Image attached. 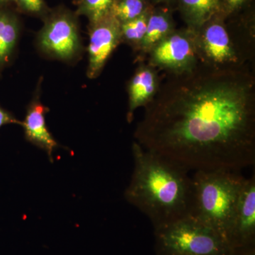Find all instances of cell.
<instances>
[{"mask_svg":"<svg viewBox=\"0 0 255 255\" xmlns=\"http://www.w3.org/2000/svg\"><path fill=\"white\" fill-rule=\"evenodd\" d=\"M120 22L112 14L90 23L87 75L90 79L100 76L114 50L122 43Z\"/></svg>","mask_w":255,"mask_h":255,"instance_id":"cell-8","label":"cell"},{"mask_svg":"<svg viewBox=\"0 0 255 255\" xmlns=\"http://www.w3.org/2000/svg\"><path fill=\"white\" fill-rule=\"evenodd\" d=\"M159 84L160 82L155 68L150 65L138 67L128 85V122H131L134 112L137 108L145 107L153 100L158 91Z\"/></svg>","mask_w":255,"mask_h":255,"instance_id":"cell-11","label":"cell"},{"mask_svg":"<svg viewBox=\"0 0 255 255\" xmlns=\"http://www.w3.org/2000/svg\"><path fill=\"white\" fill-rule=\"evenodd\" d=\"M233 249L255 246V177L246 179L240 192L228 233Z\"/></svg>","mask_w":255,"mask_h":255,"instance_id":"cell-9","label":"cell"},{"mask_svg":"<svg viewBox=\"0 0 255 255\" xmlns=\"http://www.w3.org/2000/svg\"><path fill=\"white\" fill-rule=\"evenodd\" d=\"M247 1L248 0H221L222 14L225 16H230L241 9Z\"/></svg>","mask_w":255,"mask_h":255,"instance_id":"cell-19","label":"cell"},{"mask_svg":"<svg viewBox=\"0 0 255 255\" xmlns=\"http://www.w3.org/2000/svg\"><path fill=\"white\" fill-rule=\"evenodd\" d=\"M117 0H78L76 15L85 16L90 23L110 14L111 10Z\"/></svg>","mask_w":255,"mask_h":255,"instance_id":"cell-17","label":"cell"},{"mask_svg":"<svg viewBox=\"0 0 255 255\" xmlns=\"http://www.w3.org/2000/svg\"><path fill=\"white\" fill-rule=\"evenodd\" d=\"M174 29V19L169 9L152 6L147 21V30L139 51L142 54H148L156 45Z\"/></svg>","mask_w":255,"mask_h":255,"instance_id":"cell-12","label":"cell"},{"mask_svg":"<svg viewBox=\"0 0 255 255\" xmlns=\"http://www.w3.org/2000/svg\"><path fill=\"white\" fill-rule=\"evenodd\" d=\"M156 255H233L226 239L191 216L155 229Z\"/></svg>","mask_w":255,"mask_h":255,"instance_id":"cell-4","label":"cell"},{"mask_svg":"<svg viewBox=\"0 0 255 255\" xmlns=\"http://www.w3.org/2000/svg\"><path fill=\"white\" fill-rule=\"evenodd\" d=\"M178 9L188 28L196 31L222 13L221 0H177Z\"/></svg>","mask_w":255,"mask_h":255,"instance_id":"cell-13","label":"cell"},{"mask_svg":"<svg viewBox=\"0 0 255 255\" xmlns=\"http://www.w3.org/2000/svg\"><path fill=\"white\" fill-rule=\"evenodd\" d=\"M152 6L138 17L120 23L122 43L130 45L134 50H139L147 30V21Z\"/></svg>","mask_w":255,"mask_h":255,"instance_id":"cell-15","label":"cell"},{"mask_svg":"<svg viewBox=\"0 0 255 255\" xmlns=\"http://www.w3.org/2000/svg\"><path fill=\"white\" fill-rule=\"evenodd\" d=\"M150 63L153 68L166 70L169 74H182L191 71L199 59L193 30L174 29L150 53Z\"/></svg>","mask_w":255,"mask_h":255,"instance_id":"cell-7","label":"cell"},{"mask_svg":"<svg viewBox=\"0 0 255 255\" xmlns=\"http://www.w3.org/2000/svg\"><path fill=\"white\" fill-rule=\"evenodd\" d=\"M41 82L42 80H40L34 95L26 109L24 122L21 126L26 140L44 150L50 162H53V153L60 145L46 125V115L49 109L41 101Z\"/></svg>","mask_w":255,"mask_h":255,"instance_id":"cell-10","label":"cell"},{"mask_svg":"<svg viewBox=\"0 0 255 255\" xmlns=\"http://www.w3.org/2000/svg\"><path fill=\"white\" fill-rule=\"evenodd\" d=\"M156 3H164V4H169L172 2L174 0H154Z\"/></svg>","mask_w":255,"mask_h":255,"instance_id":"cell-23","label":"cell"},{"mask_svg":"<svg viewBox=\"0 0 255 255\" xmlns=\"http://www.w3.org/2000/svg\"><path fill=\"white\" fill-rule=\"evenodd\" d=\"M19 9L26 14L46 16L49 13L44 0H13Z\"/></svg>","mask_w":255,"mask_h":255,"instance_id":"cell-18","label":"cell"},{"mask_svg":"<svg viewBox=\"0 0 255 255\" xmlns=\"http://www.w3.org/2000/svg\"><path fill=\"white\" fill-rule=\"evenodd\" d=\"M233 255H255V246L236 249Z\"/></svg>","mask_w":255,"mask_h":255,"instance_id":"cell-21","label":"cell"},{"mask_svg":"<svg viewBox=\"0 0 255 255\" xmlns=\"http://www.w3.org/2000/svg\"><path fill=\"white\" fill-rule=\"evenodd\" d=\"M21 25L16 15L0 9V72L11 61L19 38Z\"/></svg>","mask_w":255,"mask_h":255,"instance_id":"cell-14","label":"cell"},{"mask_svg":"<svg viewBox=\"0 0 255 255\" xmlns=\"http://www.w3.org/2000/svg\"><path fill=\"white\" fill-rule=\"evenodd\" d=\"M191 179L192 203L189 216L214 230L228 241L246 178L236 171L216 169L196 170Z\"/></svg>","mask_w":255,"mask_h":255,"instance_id":"cell-3","label":"cell"},{"mask_svg":"<svg viewBox=\"0 0 255 255\" xmlns=\"http://www.w3.org/2000/svg\"><path fill=\"white\" fill-rule=\"evenodd\" d=\"M150 6L147 0H117L110 14L124 23L138 17Z\"/></svg>","mask_w":255,"mask_h":255,"instance_id":"cell-16","label":"cell"},{"mask_svg":"<svg viewBox=\"0 0 255 255\" xmlns=\"http://www.w3.org/2000/svg\"><path fill=\"white\" fill-rule=\"evenodd\" d=\"M226 16L216 15L194 32L199 61L214 67L241 64L237 48L224 23Z\"/></svg>","mask_w":255,"mask_h":255,"instance_id":"cell-6","label":"cell"},{"mask_svg":"<svg viewBox=\"0 0 255 255\" xmlns=\"http://www.w3.org/2000/svg\"><path fill=\"white\" fill-rule=\"evenodd\" d=\"M132 150L134 170L126 199L146 215L154 229L190 216L193 190L189 169L136 142Z\"/></svg>","mask_w":255,"mask_h":255,"instance_id":"cell-2","label":"cell"},{"mask_svg":"<svg viewBox=\"0 0 255 255\" xmlns=\"http://www.w3.org/2000/svg\"><path fill=\"white\" fill-rule=\"evenodd\" d=\"M136 142L188 169L237 171L255 163V80L240 64L199 61L169 74L145 107Z\"/></svg>","mask_w":255,"mask_h":255,"instance_id":"cell-1","label":"cell"},{"mask_svg":"<svg viewBox=\"0 0 255 255\" xmlns=\"http://www.w3.org/2000/svg\"><path fill=\"white\" fill-rule=\"evenodd\" d=\"M8 124H18L21 126L22 122L17 120L11 112L0 107V128Z\"/></svg>","mask_w":255,"mask_h":255,"instance_id":"cell-20","label":"cell"},{"mask_svg":"<svg viewBox=\"0 0 255 255\" xmlns=\"http://www.w3.org/2000/svg\"><path fill=\"white\" fill-rule=\"evenodd\" d=\"M37 46L42 53L53 59L76 61L83 50L76 15L64 9L48 13L38 32Z\"/></svg>","mask_w":255,"mask_h":255,"instance_id":"cell-5","label":"cell"},{"mask_svg":"<svg viewBox=\"0 0 255 255\" xmlns=\"http://www.w3.org/2000/svg\"><path fill=\"white\" fill-rule=\"evenodd\" d=\"M11 1H13V0H0V8L3 7Z\"/></svg>","mask_w":255,"mask_h":255,"instance_id":"cell-22","label":"cell"}]
</instances>
